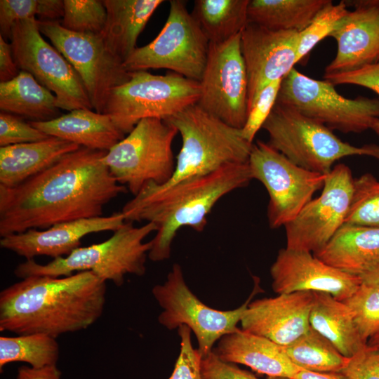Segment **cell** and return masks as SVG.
Returning a JSON list of instances; mask_svg holds the SVG:
<instances>
[{"label":"cell","instance_id":"obj_1","mask_svg":"<svg viewBox=\"0 0 379 379\" xmlns=\"http://www.w3.org/2000/svg\"><path fill=\"white\" fill-rule=\"evenodd\" d=\"M107 151L81 147L14 186L0 185V236L102 216L105 205L127 188L111 175Z\"/></svg>","mask_w":379,"mask_h":379},{"label":"cell","instance_id":"obj_2","mask_svg":"<svg viewBox=\"0 0 379 379\" xmlns=\"http://www.w3.org/2000/svg\"><path fill=\"white\" fill-rule=\"evenodd\" d=\"M106 293V281L91 271L21 279L0 293V331L56 338L85 330L102 316Z\"/></svg>","mask_w":379,"mask_h":379},{"label":"cell","instance_id":"obj_3","mask_svg":"<svg viewBox=\"0 0 379 379\" xmlns=\"http://www.w3.org/2000/svg\"><path fill=\"white\" fill-rule=\"evenodd\" d=\"M253 180L248 163L231 164L207 175L193 177L169 186L154 182L123 207L125 221H146L157 227L149 258L154 262L170 258L171 245L183 227L201 232L215 204L230 192Z\"/></svg>","mask_w":379,"mask_h":379},{"label":"cell","instance_id":"obj_4","mask_svg":"<svg viewBox=\"0 0 379 379\" xmlns=\"http://www.w3.org/2000/svg\"><path fill=\"white\" fill-rule=\"evenodd\" d=\"M157 225L146 222L135 227L126 222L106 241L88 246H80L68 255L39 264L26 260L14 269V274L24 279L31 276L65 277L79 272L91 271L100 279L111 281L116 286L124 284L126 274L142 276L152 241L144 242Z\"/></svg>","mask_w":379,"mask_h":379},{"label":"cell","instance_id":"obj_5","mask_svg":"<svg viewBox=\"0 0 379 379\" xmlns=\"http://www.w3.org/2000/svg\"><path fill=\"white\" fill-rule=\"evenodd\" d=\"M180 134L182 146L173 176L161 186L213 173L231 164L248 163L253 143L197 104L164 120Z\"/></svg>","mask_w":379,"mask_h":379},{"label":"cell","instance_id":"obj_6","mask_svg":"<svg viewBox=\"0 0 379 379\" xmlns=\"http://www.w3.org/2000/svg\"><path fill=\"white\" fill-rule=\"evenodd\" d=\"M262 128L272 147L295 165L312 172L327 175L336 161L350 156L379 159V145L354 146L343 141L324 124L277 102Z\"/></svg>","mask_w":379,"mask_h":379},{"label":"cell","instance_id":"obj_7","mask_svg":"<svg viewBox=\"0 0 379 379\" xmlns=\"http://www.w3.org/2000/svg\"><path fill=\"white\" fill-rule=\"evenodd\" d=\"M199 96V81L174 72H133L127 82L112 91L103 114L125 135L140 120H165L197 104Z\"/></svg>","mask_w":379,"mask_h":379},{"label":"cell","instance_id":"obj_8","mask_svg":"<svg viewBox=\"0 0 379 379\" xmlns=\"http://www.w3.org/2000/svg\"><path fill=\"white\" fill-rule=\"evenodd\" d=\"M177 129L162 119L140 120L103 157L113 178L133 197L149 183L161 185L173 176L172 149Z\"/></svg>","mask_w":379,"mask_h":379},{"label":"cell","instance_id":"obj_9","mask_svg":"<svg viewBox=\"0 0 379 379\" xmlns=\"http://www.w3.org/2000/svg\"><path fill=\"white\" fill-rule=\"evenodd\" d=\"M254 288L248 299L238 308L218 310L201 302L187 285L180 265L175 263L162 284L154 286L152 295L163 311L158 321L168 330L181 325L194 332L201 358L213 350L214 344L224 335L233 333L252 298L262 289L260 279L253 277Z\"/></svg>","mask_w":379,"mask_h":379},{"label":"cell","instance_id":"obj_10","mask_svg":"<svg viewBox=\"0 0 379 379\" xmlns=\"http://www.w3.org/2000/svg\"><path fill=\"white\" fill-rule=\"evenodd\" d=\"M166 23L157 37L136 48L123 62L129 72L167 69L200 81L206 67L209 41L189 13L185 1H170Z\"/></svg>","mask_w":379,"mask_h":379},{"label":"cell","instance_id":"obj_11","mask_svg":"<svg viewBox=\"0 0 379 379\" xmlns=\"http://www.w3.org/2000/svg\"><path fill=\"white\" fill-rule=\"evenodd\" d=\"M277 102L344 133L371 129L379 119V98H345L332 83L312 79L295 68L283 79Z\"/></svg>","mask_w":379,"mask_h":379},{"label":"cell","instance_id":"obj_12","mask_svg":"<svg viewBox=\"0 0 379 379\" xmlns=\"http://www.w3.org/2000/svg\"><path fill=\"white\" fill-rule=\"evenodd\" d=\"M14 60L55 94L59 109H93L83 81L69 62L42 37L35 18L14 24L10 37Z\"/></svg>","mask_w":379,"mask_h":379},{"label":"cell","instance_id":"obj_13","mask_svg":"<svg viewBox=\"0 0 379 379\" xmlns=\"http://www.w3.org/2000/svg\"><path fill=\"white\" fill-rule=\"evenodd\" d=\"M41 34L69 62L81 77L93 109L103 114L112 91L127 82L131 72L107 48L102 34L69 31L58 20H38Z\"/></svg>","mask_w":379,"mask_h":379},{"label":"cell","instance_id":"obj_14","mask_svg":"<svg viewBox=\"0 0 379 379\" xmlns=\"http://www.w3.org/2000/svg\"><path fill=\"white\" fill-rule=\"evenodd\" d=\"M248 163L253 179L259 180L269 194L267 220L272 229L293 220L323 188L326 177L295 165L260 140L253 144Z\"/></svg>","mask_w":379,"mask_h":379},{"label":"cell","instance_id":"obj_15","mask_svg":"<svg viewBox=\"0 0 379 379\" xmlns=\"http://www.w3.org/2000/svg\"><path fill=\"white\" fill-rule=\"evenodd\" d=\"M241 34L221 43H209L197 103L227 124L241 129L246 121L248 83Z\"/></svg>","mask_w":379,"mask_h":379},{"label":"cell","instance_id":"obj_16","mask_svg":"<svg viewBox=\"0 0 379 379\" xmlns=\"http://www.w3.org/2000/svg\"><path fill=\"white\" fill-rule=\"evenodd\" d=\"M354 178L344 164L326 175L319 197L312 199L284 227L286 248L317 253L344 225L349 211Z\"/></svg>","mask_w":379,"mask_h":379},{"label":"cell","instance_id":"obj_17","mask_svg":"<svg viewBox=\"0 0 379 379\" xmlns=\"http://www.w3.org/2000/svg\"><path fill=\"white\" fill-rule=\"evenodd\" d=\"M298 41L296 31L272 30L252 23L241 32V52L248 83V112L267 86L284 79L298 63Z\"/></svg>","mask_w":379,"mask_h":379},{"label":"cell","instance_id":"obj_18","mask_svg":"<svg viewBox=\"0 0 379 379\" xmlns=\"http://www.w3.org/2000/svg\"><path fill=\"white\" fill-rule=\"evenodd\" d=\"M272 287L277 294L324 292L344 301L361 284L359 277L344 272L311 252L281 248L270 267Z\"/></svg>","mask_w":379,"mask_h":379},{"label":"cell","instance_id":"obj_19","mask_svg":"<svg viewBox=\"0 0 379 379\" xmlns=\"http://www.w3.org/2000/svg\"><path fill=\"white\" fill-rule=\"evenodd\" d=\"M354 6L331 34L337 52L324 75L348 72L379 62V0L345 1Z\"/></svg>","mask_w":379,"mask_h":379},{"label":"cell","instance_id":"obj_20","mask_svg":"<svg viewBox=\"0 0 379 379\" xmlns=\"http://www.w3.org/2000/svg\"><path fill=\"white\" fill-rule=\"evenodd\" d=\"M313 301L311 291L251 301L241 318V329L287 346L309 329Z\"/></svg>","mask_w":379,"mask_h":379},{"label":"cell","instance_id":"obj_21","mask_svg":"<svg viewBox=\"0 0 379 379\" xmlns=\"http://www.w3.org/2000/svg\"><path fill=\"white\" fill-rule=\"evenodd\" d=\"M124 222L121 211L109 216L79 219L58 223L45 230L32 229L1 237L0 246L26 260L39 255L55 259L68 255L80 247L85 236L100 232H114Z\"/></svg>","mask_w":379,"mask_h":379},{"label":"cell","instance_id":"obj_22","mask_svg":"<svg viewBox=\"0 0 379 379\" xmlns=\"http://www.w3.org/2000/svg\"><path fill=\"white\" fill-rule=\"evenodd\" d=\"M213 351L223 361L243 364L267 376L291 379L302 370L291 361L284 346L240 328L222 337Z\"/></svg>","mask_w":379,"mask_h":379},{"label":"cell","instance_id":"obj_23","mask_svg":"<svg viewBox=\"0 0 379 379\" xmlns=\"http://www.w3.org/2000/svg\"><path fill=\"white\" fill-rule=\"evenodd\" d=\"M48 136L56 137L91 149L108 152L125 135L105 114L79 109L46 121H29Z\"/></svg>","mask_w":379,"mask_h":379},{"label":"cell","instance_id":"obj_24","mask_svg":"<svg viewBox=\"0 0 379 379\" xmlns=\"http://www.w3.org/2000/svg\"><path fill=\"white\" fill-rule=\"evenodd\" d=\"M81 147L59 138L0 147V185L16 186Z\"/></svg>","mask_w":379,"mask_h":379},{"label":"cell","instance_id":"obj_25","mask_svg":"<svg viewBox=\"0 0 379 379\" xmlns=\"http://www.w3.org/2000/svg\"><path fill=\"white\" fill-rule=\"evenodd\" d=\"M313 254L359 277L379 264V227L344 224L323 248Z\"/></svg>","mask_w":379,"mask_h":379},{"label":"cell","instance_id":"obj_26","mask_svg":"<svg viewBox=\"0 0 379 379\" xmlns=\"http://www.w3.org/2000/svg\"><path fill=\"white\" fill-rule=\"evenodd\" d=\"M162 0H104L107 18L102 36L124 62L135 50L137 39Z\"/></svg>","mask_w":379,"mask_h":379},{"label":"cell","instance_id":"obj_27","mask_svg":"<svg viewBox=\"0 0 379 379\" xmlns=\"http://www.w3.org/2000/svg\"><path fill=\"white\" fill-rule=\"evenodd\" d=\"M309 321L312 328L347 358L353 357L367 345L347 305L327 293L314 292Z\"/></svg>","mask_w":379,"mask_h":379},{"label":"cell","instance_id":"obj_28","mask_svg":"<svg viewBox=\"0 0 379 379\" xmlns=\"http://www.w3.org/2000/svg\"><path fill=\"white\" fill-rule=\"evenodd\" d=\"M0 109L33 121H50L60 116L55 94L24 71L10 81L0 82Z\"/></svg>","mask_w":379,"mask_h":379},{"label":"cell","instance_id":"obj_29","mask_svg":"<svg viewBox=\"0 0 379 379\" xmlns=\"http://www.w3.org/2000/svg\"><path fill=\"white\" fill-rule=\"evenodd\" d=\"M331 0H249L248 23L272 30L302 32Z\"/></svg>","mask_w":379,"mask_h":379},{"label":"cell","instance_id":"obj_30","mask_svg":"<svg viewBox=\"0 0 379 379\" xmlns=\"http://www.w3.org/2000/svg\"><path fill=\"white\" fill-rule=\"evenodd\" d=\"M249 0H196L191 14L209 43H221L248 24Z\"/></svg>","mask_w":379,"mask_h":379},{"label":"cell","instance_id":"obj_31","mask_svg":"<svg viewBox=\"0 0 379 379\" xmlns=\"http://www.w3.org/2000/svg\"><path fill=\"white\" fill-rule=\"evenodd\" d=\"M284 349L295 366L313 372H341L348 361V358L311 326L306 333L284 346Z\"/></svg>","mask_w":379,"mask_h":379},{"label":"cell","instance_id":"obj_32","mask_svg":"<svg viewBox=\"0 0 379 379\" xmlns=\"http://www.w3.org/2000/svg\"><path fill=\"white\" fill-rule=\"evenodd\" d=\"M56 338L43 333L0 337V370L8 364L25 362L32 368L56 365L59 358Z\"/></svg>","mask_w":379,"mask_h":379},{"label":"cell","instance_id":"obj_33","mask_svg":"<svg viewBox=\"0 0 379 379\" xmlns=\"http://www.w3.org/2000/svg\"><path fill=\"white\" fill-rule=\"evenodd\" d=\"M344 224L379 227V180L371 173L354 178L351 202Z\"/></svg>","mask_w":379,"mask_h":379},{"label":"cell","instance_id":"obj_34","mask_svg":"<svg viewBox=\"0 0 379 379\" xmlns=\"http://www.w3.org/2000/svg\"><path fill=\"white\" fill-rule=\"evenodd\" d=\"M64 15L60 25L80 34H102L107 13L103 1L64 0Z\"/></svg>","mask_w":379,"mask_h":379},{"label":"cell","instance_id":"obj_35","mask_svg":"<svg viewBox=\"0 0 379 379\" xmlns=\"http://www.w3.org/2000/svg\"><path fill=\"white\" fill-rule=\"evenodd\" d=\"M348 12L345 1L335 4L330 1L321 8L310 25L299 32L297 62L307 55L321 40L330 36Z\"/></svg>","mask_w":379,"mask_h":379},{"label":"cell","instance_id":"obj_36","mask_svg":"<svg viewBox=\"0 0 379 379\" xmlns=\"http://www.w3.org/2000/svg\"><path fill=\"white\" fill-rule=\"evenodd\" d=\"M343 302L350 309L358 331L366 343L379 333V289L361 284Z\"/></svg>","mask_w":379,"mask_h":379},{"label":"cell","instance_id":"obj_37","mask_svg":"<svg viewBox=\"0 0 379 379\" xmlns=\"http://www.w3.org/2000/svg\"><path fill=\"white\" fill-rule=\"evenodd\" d=\"M282 81L277 79L267 86L249 110L246 123L241 128L242 135L248 142L253 143L255 135L271 114L277 102Z\"/></svg>","mask_w":379,"mask_h":379},{"label":"cell","instance_id":"obj_38","mask_svg":"<svg viewBox=\"0 0 379 379\" xmlns=\"http://www.w3.org/2000/svg\"><path fill=\"white\" fill-rule=\"evenodd\" d=\"M49 136L25 122L20 117L1 112L0 146L23 144L40 141Z\"/></svg>","mask_w":379,"mask_h":379},{"label":"cell","instance_id":"obj_39","mask_svg":"<svg viewBox=\"0 0 379 379\" xmlns=\"http://www.w3.org/2000/svg\"><path fill=\"white\" fill-rule=\"evenodd\" d=\"M191 332V329L186 325H181L178 328L180 338V354L168 379H202L201 356L198 349H194L192 346Z\"/></svg>","mask_w":379,"mask_h":379},{"label":"cell","instance_id":"obj_40","mask_svg":"<svg viewBox=\"0 0 379 379\" xmlns=\"http://www.w3.org/2000/svg\"><path fill=\"white\" fill-rule=\"evenodd\" d=\"M350 379H379V346L366 345L341 371Z\"/></svg>","mask_w":379,"mask_h":379},{"label":"cell","instance_id":"obj_41","mask_svg":"<svg viewBox=\"0 0 379 379\" xmlns=\"http://www.w3.org/2000/svg\"><path fill=\"white\" fill-rule=\"evenodd\" d=\"M38 0H1L0 35L10 39L14 24L35 18Z\"/></svg>","mask_w":379,"mask_h":379},{"label":"cell","instance_id":"obj_42","mask_svg":"<svg viewBox=\"0 0 379 379\" xmlns=\"http://www.w3.org/2000/svg\"><path fill=\"white\" fill-rule=\"evenodd\" d=\"M201 373L202 379H260L235 364L222 361L213 350L201 358ZM266 379L290 378L268 376Z\"/></svg>","mask_w":379,"mask_h":379},{"label":"cell","instance_id":"obj_43","mask_svg":"<svg viewBox=\"0 0 379 379\" xmlns=\"http://www.w3.org/2000/svg\"><path fill=\"white\" fill-rule=\"evenodd\" d=\"M333 85L351 84L368 88L379 96V62L340 74L324 75Z\"/></svg>","mask_w":379,"mask_h":379},{"label":"cell","instance_id":"obj_44","mask_svg":"<svg viewBox=\"0 0 379 379\" xmlns=\"http://www.w3.org/2000/svg\"><path fill=\"white\" fill-rule=\"evenodd\" d=\"M20 72L13 56L11 44H8L0 35V81H10Z\"/></svg>","mask_w":379,"mask_h":379},{"label":"cell","instance_id":"obj_45","mask_svg":"<svg viewBox=\"0 0 379 379\" xmlns=\"http://www.w3.org/2000/svg\"><path fill=\"white\" fill-rule=\"evenodd\" d=\"M61 373L56 365L34 368L27 366H20L17 379H60Z\"/></svg>","mask_w":379,"mask_h":379},{"label":"cell","instance_id":"obj_46","mask_svg":"<svg viewBox=\"0 0 379 379\" xmlns=\"http://www.w3.org/2000/svg\"><path fill=\"white\" fill-rule=\"evenodd\" d=\"M36 15L40 20H57L64 15V2L62 0H38Z\"/></svg>","mask_w":379,"mask_h":379},{"label":"cell","instance_id":"obj_47","mask_svg":"<svg viewBox=\"0 0 379 379\" xmlns=\"http://www.w3.org/2000/svg\"><path fill=\"white\" fill-rule=\"evenodd\" d=\"M291 379H350L342 372H313L300 370Z\"/></svg>","mask_w":379,"mask_h":379},{"label":"cell","instance_id":"obj_48","mask_svg":"<svg viewBox=\"0 0 379 379\" xmlns=\"http://www.w3.org/2000/svg\"><path fill=\"white\" fill-rule=\"evenodd\" d=\"M359 277L361 284L379 289V264Z\"/></svg>","mask_w":379,"mask_h":379},{"label":"cell","instance_id":"obj_49","mask_svg":"<svg viewBox=\"0 0 379 379\" xmlns=\"http://www.w3.org/2000/svg\"><path fill=\"white\" fill-rule=\"evenodd\" d=\"M367 345L369 346H379V333L370 338L367 342Z\"/></svg>","mask_w":379,"mask_h":379},{"label":"cell","instance_id":"obj_50","mask_svg":"<svg viewBox=\"0 0 379 379\" xmlns=\"http://www.w3.org/2000/svg\"><path fill=\"white\" fill-rule=\"evenodd\" d=\"M378 135H379V119H378L373 124L371 128Z\"/></svg>","mask_w":379,"mask_h":379}]
</instances>
